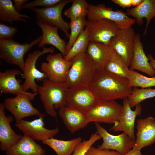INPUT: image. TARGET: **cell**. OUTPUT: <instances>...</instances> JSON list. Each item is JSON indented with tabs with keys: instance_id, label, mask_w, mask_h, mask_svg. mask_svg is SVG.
<instances>
[{
	"instance_id": "cell-1",
	"label": "cell",
	"mask_w": 155,
	"mask_h": 155,
	"mask_svg": "<svg viewBox=\"0 0 155 155\" xmlns=\"http://www.w3.org/2000/svg\"><path fill=\"white\" fill-rule=\"evenodd\" d=\"M88 87L99 99L104 100L124 99L133 90L128 79L104 69H97Z\"/></svg>"
},
{
	"instance_id": "cell-2",
	"label": "cell",
	"mask_w": 155,
	"mask_h": 155,
	"mask_svg": "<svg viewBox=\"0 0 155 155\" xmlns=\"http://www.w3.org/2000/svg\"><path fill=\"white\" fill-rule=\"evenodd\" d=\"M68 88L65 82H54L46 79L38 86L37 93L40 96L46 113L55 117V109L67 106L66 94Z\"/></svg>"
},
{
	"instance_id": "cell-3",
	"label": "cell",
	"mask_w": 155,
	"mask_h": 155,
	"mask_svg": "<svg viewBox=\"0 0 155 155\" xmlns=\"http://www.w3.org/2000/svg\"><path fill=\"white\" fill-rule=\"evenodd\" d=\"M71 61L72 65L65 83L68 88L88 86L97 69L94 62L86 52L78 55Z\"/></svg>"
},
{
	"instance_id": "cell-4",
	"label": "cell",
	"mask_w": 155,
	"mask_h": 155,
	"mask_svg": "<svg viewBox=\"0 0 155 155\" xmlns=\"http://www.w3.org/2000/svg\"><path fill=\"white\" fill-rule=\"evenodd\" d=\"M42 36L30 43H21L12 38L0 40V58L7 63L18 66L22 71L25 63L24 56L34 46L38 44Z\"/></svg>"
},
{
	"instance_id": "cell-5",
	"label": "cell",
	"mask_w": 155,
	"mask_h": 155,
	"mask_svg": "<svg viewBox=\"0 0 155 155\" xmlns=\"http://www.w3.org/2000/svg\"><path fill=\"white\" fill-rule=\"evenodd\" d=\"M54 49L52 47L46 48L44 46L42 51L36 50L29 54L25 61L24 69L22 71V78L25 80L22 84L23 90L27 92L31 90L34 93H37L38 86L35 80L43 81L47 79L46 75L38 70L36 67V63L39 57L44 54H52Z\"/></svg>"
},
{
	"instance_id": "cell-6",
	"label": "cell",
	"mask_w": 155,
	"mask_h": 155,
	"mask_svg": "<svg viewBox=\"0 0 155 155\" xmlns=\"http://www.w3.org/2000/svg\"><path fill=\"white\" fill-rule=\"evenodd\" d=\"M123 105L114 100H100L86 113L90 122L113 124L119 120Z\"/></svg>"
},
{
	"instance_id": "cell-7",
	"label": "cell",
	"mask_w": 155,
	"mask_h": 155,
	"mask_svg": "<svg viewBox=\"0 0 155 155\" xmlns=\"http://www.w3.org/2000/svg\"><path fill=\"white\" fill-rule=\"evenodd\" d=\"M71 0H61L52 7L42 8H35L32 9L35 12L37 21L60 29L67 38L69 37V23L63 19L62 13L65 6L72 2Z\"/></svg>"
},
{
	"instance_id": "cell-8",
	"label": "cell",
	"mask_w": 155,
	"mask_h": 155,
	"mask_svg": "<svg viewBox=\"0 0 155 155\" xmlns=\"http://www.w3.org/2000/svg\"><path fill=\"white\" fill-rule=\"evenodd\" d=\"M100 100L88 86H75L68 88L67 91V106L85 113L97 104Z\"/></svg>"
},
{
	"instance_id": "cell-9",
	"label": "cell",
	"mask_w": 155,
	"mask_h": 155,
	"mask_svg": "<svg viewBox=\"0 0 155 155\" xmlns=\"http://www.w3.org/2000/svg\"><path fill=\"white\" fill-rule=\"evenodd\" d=\"M46 60L47 62L42 63L40 68L47 79L54 82H65L72 65L71 61L66 60L61 53L50 54Z\"/></svg>"
},
{
	"instance_id": "cell-10",
	"label": "cell",
	"mask_w": 155,
	"mask_h": 155,
	"mask_svg": "<svg viewBox=\"0 0 155 155\" xmlns=\"http://www.w3.org/2000/svg\"><path fill=\"white\" fill-rule=\"evenodd\" d=\"M87 16L88 20L90 21L103 19L112 21L121 29L131 26L135 22L134 19L128 17L126 13L119 10L114 11L103 4L96 5L89 4Z\"/></svg>"
},
{
	"instance_id": "cell-11",
	"label": "cell",
	"mask_w": 155,
	"mask_h": 155,
	"mask_svg": "<svg viewBox=\"0 0 155 155\" xmlns=\"http://www.w3.org/2000/svg\"><path fill=\"white\" fill-rule=\"evenodd\" d=\"M96 132L103 140L101 144L98 145L97 148L100 150L108 149L115 150L124 155L134 147L135 140L123 132L118 135L109 133L98 123H95Z\"/></svg>"
},
{
	"instance_id": "cell-12",
	"label": "cell",
	"mask_w": 155,
	"mask_h": 155,
	"mask_svg": "<svg viewBox=\"0 0 155 155\" xmlns=\"http://www.w3.org/2000/svg\"><path fill=\"white\" fill-rule=\"evenodd\" d=\"M86 27L89 30V41L109 46L112 39L121 28L115 22L106 19L87 20Z\"/></svg>"
},
{
	"instance_id": "cell-13",
	"label": "cell",
	"mask_w": 155,
	"mask_h": 155,
	"mask_svg": "<svg viewBox=\"0 0 155 155\" xmlns=\"http://www.w3.org/2000/svg\"><path fill=\"white\" fill-rule=\"evenodd\" d=\"M135 35L131 26L121 29L109 44L128 67L130 65L133 55Z\"/></svg>"
},
{
	"instance_id": "cell-14",
	"label": "cell",
	"mask_w": 155,
	"mask_h": 155,
	"mask_svg": "<svg viewBox=\"0 0 155 155\" xmlns=\"http://www.w3.org/2000/svg\"><path fill=\"white\" fill-rule=\"evenodd\" d=\"M38 118L32 121L22 120L16 123L15 126L24 135L34 140L42 142L48 139L53 137L59 131L57 127L52 129L46 128L44 122V115L41 113Z\"/></svg>"
},
{
	"instance_id": "cell-15",
	"label": "cell",
	"mask_w": 155,
	"mask_h": 155,
	"mask_svg": "<svg viewBox=\"0 0 155 155\" xmlns=\"http://www.w3.org/2000/svg\"><path fill=\"white\" fill-rule=\"evenodd\" d=\"M31 100L28 96L19 94L14 97L6 98L3 104L5 108L13 116L17 123L26 117L38 116L40 114L39 111L32 105Z\"/></svg>"
},
{
	"instance_id": "cell-16",
	"label": "cell",
	"mask_w": 155,
	"mask_h": 155,
	"mask_svg": "<svg viewBox=\"0 0 155 155\" xmlns=\"http://www.w3.org/2000/svg\"><path fill=\"white\" fill-rule=\"evenodd\" d=\"M142 111L141 103L133 111L129 105L128 98L124 99L123 108L118 121L114 124L110 130L115 132L122 131L131 138L135 140L134 128L136 118L140 115Z\"/></svg>"
},
{
	"instance_id": "cell-17",
	"label": "cell",
	"mask_w": 155,
	"mask_h": 155,
	"mask_svg": "<svg viewBox=\"0 0 155 155\" xmlns=\"http://www.w3.org/2000/svg\"><path fill=\"white\" fill-rule=\"evenodd\" d=\"M136 137L133 149L141 150L155 142V119L149 116L136 121Z\"/></svg>"
},
{
	"instance_id": "cell-18",
	"label": "cell",
	"mask_w": 155,
	"mask_h": 155,
	"mask_svg": "<svg viewBox=\"0 0 155 155\" xmlns=\"http://www.w3.org/2000/svg\"><path fill=\"white\" fill-rule=\"evenodd\" d=\"M21 70L12 69L4 72H0V90L1 93H10L16 95L23 94L29 96L34 100L37 93H31L24 91L21 83V79H17L16 76L21 73Z\"/></svg>"
},
{
	"instance_id": "cell-19",
	"label": "cell",
	"mask_w": 155,
	"mask_h": 155,
	"mask_svg": "<svg viewBox=\"0 0 155 155\" xmlns=\"http://www.w3.org/2000/svg\"><path fill=\"white\" fill-rule=\"evenodd\" d=\"M5 107L0 103V148L6 151L15 145L21 139L22 135L17 134L10 124L13 121L12 117L6 116Z\"/></svg>"
},
{
	"instance_id": "cell-20",
	"label": "cell",
	"mask_w": 155,
	"mask_h": 155,
	"mask_svg": "<svg viewBox=\"0 0 155 155\" xmlns=\"http://www.w3.org/2000/svg\"><path fill=\"white\" fill-rule=\"evenodd\" d=\"M59 114L71 133L85 128L90 122L86 113L71 107L66 106L60 108Z\"/></svg>"
},
{
	"instance_id": "cell-21",
	"label": "cell",
	"mask_w": 155,
	"mask_h": 155,
	"mask_svg": "<svg viewBox=\"0 0 155 155\" xmlns=\"http://www.w3.org/2000/svg\"><path fill=\"white\" fill-rule=\"evenodd\" d=\"M149 61L144 51L140 35L139 34H136L133 55L130 69L138 70L151 77H154L155 70L150 65Z\"/></svg>"
},
{
	"instance_id": "cell-22",
	"label": "cell",
	"mask_w": 155,
	"mask_h": 155,
	"mask_svg": "<svg viewBox=\"0 0 155 155\" xmlns=\"http://www.w3.org/2000/svg\"><path fill=\"white\" fill-rule=\"evenodd\" d=\"M36 24L41 28L42 37L38 44L40 48L43 47L46 44H49L57 48L64 57L66 55V47L67 43L59 35L58 28L51 26L38 21Z\"/></svg>"
},
{
	"instance_id": "cell-23",
	"label": "cell",
	"mask_w": 155,
	"mask_h": 155,
	"mask_svg": "<svg viewBox=\"0 0 155 155\" xmlns=\"http://www.w3.org/2000/svg\"><path fill=\"white\" fill-rule=\"evenodd\" d=\"M126 13L128 16L134 18L139 25L143 24L144 18L146 19V28L143 33L144 35H145L151 20L155 17V0H143L138 5L127 9Z\"/></svg>"
},
{
	"instance_id": "cell-24",
	"label": "cell",
	"mask_w": 155,
	"mask_h": 155,
	"mask_svg": "<svg viewBox=\"0 0 155 155\" xmlns=\"http://www.w3.org/2000/svg\"><path fill=\"white\" fill-rule=\"evenodd\" d=\"M7 155H45L46 151L29 136L24 135L15 145L7 151Z\"/></svg>"
},
{
	"instance_id": "cell-25",
	"label": "cell",
	"mask_w": 155,
	"mask_h": 155,
	"mask_svg": "<svg viewBox=\"0 0 155 155\" xmlns=\"http://www.w3.org/2000/svg\"><path fill=\"white\" fill-rule=\"evenodd\" d=\"M110 46L103 43L90 41L86 52L99 69H104L109 57Z\"/></svg>"
},
{
	"instance_id": "cell-26",
	"label": "cell",
	"mask_w": 155,
	"mask_h": 155,
	"mask_svg": "<svg viewBox=\"0 0 155 155\" xmlns=\"http://www.w3.org/2000/svg\"><path fill=\"white\" fill-rule=\"evenodd\" d=\"M104 69L111 73L129 80L131 70L125 61L110 47L108 59Z\"/></svg>"
},
{
	"instance_id": "cell-27",
	"label": "cell",
	"mask_w": 155,
	"mask_h": 155,
	"mask_svg": "<svg viewBox=\"0 0 155 155\" xmlns=\"http://www.w3.org/2000/svg\"><path fill=\"white\" fill-rule=\"evenodd\" d=\"M82 141V139L80 137L67 141L52 137L46 139L42 142L52 148L57 155H71Z\"/></svg>"
},
{
	"instance_id": "cell-28",
	"label": "cell",
	"mask_w": 155,
	"mask_h": 155,
	"mask_svg": "<svg viewBox=\"0 0 155 155\" xmlns=\"http://www.w3.org/2000/svg\"><path fill=\"white\" fill-rule=\"evenodd\" d=\"M23 18L30 19L27 15L22 14L16 10L12 1L11 0H0V20L13 24L14 22L27 21Z\"/></svg>"
},
{
	"instance_id": "cell-29",
	"label": "cell",
	"mask_w": 155,
	"mask_h": 155,
	"mask_svg": "<svg viewBox=\"0 0 155 155\" xmlns=\"http://www.w3.org/2000/svg\"><path fill=\"white\" fill-rule=\"evenodd\" d=\"M89 33L88 28L86 27L75 42L71 48L64 57L66 60L70 61L78 55L86 52L89 42Z\"/></svg>"
},
{
	"instance_id": "cell-30",
	"label": "cell",
	"mask_w": 155,
	"mask_h": 155,
	"mask_svg": "<svg viewBox=\"0 0 155 155\" xmlns=\"http://www.w3.org/2000/svg\"><path fill=\"white\" fill-rule=\"evenodd\" d=\"M72 2L71 7L64 12L65 16L71 20L87 16L89 4L85 0H74Z\"/></svg>"
},
{
	"instance_id": "cell-31",
	"label": "cell",
	"mask_w": 155,
	"mask_h": 155,
	"mask_svg": "<svg viewBox=\"0 0 155 155\" xmlns=\"http://www.w3.org/2000/svg\"><path fill=\"white\" fill-rule=\"evenodd\" d=\"M87 20L85 17L70 20L69 25L71 32L66 47V55L71 48L80 34L85 28Z\"/></svg>"
},
{
	"instance_id": "cell-32",
	"label": "cell",
	"mask_w": 155,
	"mask_h": 155,
	"mask_svg": "<svg viewBox=\"0 0 155 155\" xmlns=\"http://www.w3.org/2000/svg\"><path fill=\"white\" fill-rule=\"evenodd\" d=\"M155 97V89L133 88L131 94L128 99L131 108L136 106L144 100Z\"/></svg>"
},
{
	"instance_id": "cell-33",
	"label": "cell",
	"mask_w": 155,
	"mask_h": 155,
	"mask_svg": "<svg viewBox=\"0 0 155 155\" xmlns=\"http://www.w3.org/2000/svg\"><path fill=\"white\" fill-rule=\"evenodd\" d=\"M130 70L131 76L129 79L130 87L147 88L155 86V76L148 77L135 70Z\"/></svg>"
},
{
	"instance_id": "cell-34",
	"label": "cell",
	"mask_w": 155,
	"mask_h": 155,
	"mask_svg": "<svg viewBox=\"0 0 155 155\" xmlns=\"http://www.w3.org/2000/svg\"><path fill=\"white\" fill-rule=\"evenodd\" d=\"M102 138L96 132L92 134L87 140H84L76 147L72 155H86L90 148L97 141Z\"/></svg>"
},
{
	"instance_id": "cell-35",
	"label": "cell",
	"mask_w": 155,
	"mask_h": 155,
	"mask_svg": "<svg viewBox=\"0 0 155 155\" xmlns=\"http://www.w3.org/2000/svg\"><path fill=\"white\" fill-rule=\"evenodd\" d=\"M61 0H35L25 3L22 9H32L37 7H49L55 5Z\"/></svg>"
},
{
	"instance_id": "cell-36",
	"label": "cell",
	"mask_w": 155,
	"mask_h": 155,
	"mask_svg": "<svg viewBox=\"0 0 155 155\" xmlns=\"http://www.w3.org/2000/svg\"><path fill=\"white\" fill-rule=\"evenodd\" d=\"M18 31L16 27L6 25L3 22H0V40L11 38Z\"/></svg>"
},
{
	"instance_id": "cell-37",
	"label": "cell",
	"mask_w": 155,
	"mask_h": 155,
	"mask_svg": "<svg viewBox=\"0 0 155 155\" xmlns=\"http://www.w3.org/2000/svg\"><path fill=\"white\" fill-rule=\"evenodd\" d=\"M86 155H123L116 151L108 149L100 150L92 146Z\"/></svg>"
},
{
	"instance_id": "cell-38",
	"label": "cell",
	"mask_w": 155,
	"mask_h": 155,
	"mask_svg": "<svg viewBox=\"0 0 155 155\" xmlns=\"http://www.w3.org/2000/svg\"><path fill=\"white\" fill-rule=\"evenodd\" d=\"M112 1L123 8L133 6V0H112Z\"/></svg>"
},
{
	"instance_id": "cell-39",
	"label": "cell",
	"mask_w": 155,
	"mask_h": 155,
	"mask_svg": "<svg viewBox=\"0 0 155 155\" xmlns=\"http://www.w3.org/2000/svg\"><path fill=\"white\" fill-rule=\"evenodd\" d=\"M28 1V0H13L14 6L16 11L19 13L22 9L23 5Z\"/></svg>"
},
{
	"instance_id": "cell-40",
	"label": "cell",
	"mask_w": 155,
	"mask_h": 155,
	"mask_svg": "<svg viewBox=\"0 0 155 155\" xmlns=\"http://www.w3.org/2000/svg\"><path fill=\"white\" fill-rule=\"evenodd\" d=\"M123 155H143L141 150L132 149L126 154Z\"/></svg>"
},
{
	"instance_id": "cell-41",
	"label": "cell",
	"mask_w": 155,
	"mask_h": 155,
	"mask_svg": "<svg viewBox=\"0 0 155 155\" xmlns=\"http://www.w3.org/2000/svg\"><path fill=\"white\" fill-rule=\"evenodd\" d=\"M150 64L152 68L155 70V59L152 57L151 54H149L147 56Z\"/></svg>"
},
{
	"instance_id": "cell-42",
	"label": "cell",
	"mask_w": 155,
	"mask_h": 155,
	"mask_svg": "<svg viewBox=\"0 0 155 155\" xmlns=\"http://www.w3.org/2000/svg\"></svg>"
}]
</instances>
